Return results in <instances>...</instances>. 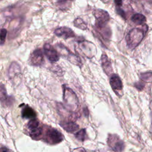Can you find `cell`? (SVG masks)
Instances as JSON below:
<instances>
[{
  "label": "cell",
  "mask_w": 152,
  "mask_h": 152,
  "mask_svg": "<svg viewBox=\"0 0 152 152\" xmlns=\"http://www.w3.org/2000/svg\"><path fill=\"white\" fill-rule=\"evenodd\" d=\"M147 30L148 27L146 24L131 30L126 37L127 46L132 49L136 48L143 39Z\"/></svg>",
  "instance_id": "obj_1"
},
{
  "label": "cell",
  "mask_w": 152,
  "mask_h": 152,
  "mask_svg": "<svg viewBox=\"0 0 152 152\" xmlns=\"http://www.w3.org/2000/svg\"><path fill=\"white\" fill-rule=\"evenodd\" d=\"M63 99L66 107L69 110H75L78 108L79 104L78 97L70 88L64 87Z\"/></svg>",
  "instance_id": "obj_2"
},
{
  "label": "cell",
  "mask_w": 152,
  "mask_h": 152,
  "mask_svg": "<svg viewBox=\"0 0 152 152\" xmlns=\"http://www.w3.org/2000/svg\"><path fill=\"white\" fill-rule=\"evenodd\" d=\"M64 135L58 129L48 127L46 129L43 140L50 144H56L64 140Z\"/></svg>",
  "instance_id": "obj_3"
},
{
  "label": "cell",
  "mask_w": 152,
  "mask_h": 152,
  "mask_svg": "<svg viewBox=\"0 0 152 152\" xmlns=\"http://www.w3.org/2000/svg\"><path fill=\"white\" fill-rule=\"evenodd\" d=\"M8 77L14 86H17L21 81V70L18 63L12 62L8 69Z\"/></svg>",
  "instance_id": "obj_4"
},
{
  "label": "cell",
  "mask_w": 152,
  "mask_h": 152,
  "mask_svg": "<svg viewBox=\"0 0 152 152\" xmlns=\"http://www.w3.org/2000/svg\"><path fill=\"white\" fill-rule=\"evenodd\" d=\"M56 47L59 52V53L70 62L78 66H81L82 65L80 58L77 55L71 52L64 45L61 43H58L56 45Z\"/></svg>",
  "instance_id": "obj_5"
},
{
  "label": "cell",
  "mask_w": 152,
  "mask_h": 152,
  "mask_svg": "<svg viewBox=\"0 0 152 152\" xmlns=\"http://www.w3.org/2000/svg\"><path fill=\"white\" fill-rule=\"evenodd\" d=\"M93 15L96 18V26L99 29L105 28L110 20L108 12L101 9H96L93 11Z\"/></svg>",
  "instance_id": "obj_6"
},
{
  "label": "cell",
  "mask_w": 152,
  "mask_h": 152,
  "mask_svg": "<svg viewBox=\"0 0 152 152\" xmlns=\"http://www.w3.org/2000/svg\"><path fill=\"white\" fill-rule=\"evenodd\" d=\"M78 48L81 52L88 58H91L96 55V46L92 42L87 40L80 41Z\"/></svg>",
  "instance_id": "obj_7"
},
{
  "label": "cell",
  "mask_w": 152,
  "mask_h": 152,
  "mask_svg": "<svg viewBox=\"0 0 152 152\" xmlns=\"http://www.w3.org/2000/svg\"><path fill=\"white\" fill-rule=\"evenodd\" d=\"M108 145L115 151H122L125 148V144L116 134H109L107 138Z\"/></svg>",
  "instance_id": "obj_8"
},
{
  "label": "cell",
  "mask_w": 152,
  "mask_h": 152,
  "mask_svg": "<svg viewBox=\"0 0 152 152\" xmlns=\"http://www.w3.org/2000/svg\"><path fill=\"white\" fill-rule=\"evenodd\" d=\"M43 50L47 58L52 62H57L59 59L58 51L50 44L45 43L43 46Z\"/></svg>",
  "instance_id": "obj_9"
},
{
  "label": "cell",
  "mask_w": 152,
  "mask_h": 152,
  "mask_svg": "<svg viewBox=\"0 0 152 152\" xmlns=\"http://www.w3.org/2000/svg\"><path fill=\"white\" fill-rule=\"evenodd\" d=\"M44 62L43 55L40 49L34 50L30 55L29 63L34 66H41Z\"/></svg>",
  "instance_id": "obj_10"
},
{
  "label": "cell",
  "mask_w": 152,
  "mask_h": 152,
  "mask_svg": "<svg viewBox=\"0 0 152 152\" xmlns=\"http://www.w3.org/2000/svg\"><path fill=\"white\" fill-rule=\"evenodd\" d=\"M109 83L113 90L119 96V91H121L123 88L122 82L120 77L116 74H112L109 78Z\"/></svg>",
  "instance_id": "obj_11"
},
{
  "label": "cell",
  "mask_w": 152,
  "mask_h": 152,
  "mask_svg": "<svg viewBox=\"0 0 152 152\" xmlns=\"http://www.w3.org/2000/svg\"><path fill=\"white\" fill-rule=\"evenodd\" d=\"M54 33L58 37H62L65 39L75 37L74 32L69 27H61L56 28Z\"/></svg>",
  "instance_id": "obj_12"
},
{
  "label": "cell",
  "mask_w": 152,
  "mask_h": 152,
  "mask_svg": "<svg viewBox=\"0 0 152 152\" xmlns=\"http://www.w3.org/2000/svg\"><path fill=\"white\" fill-rule=\"evenodd\" d=\"M0 96H1V103L2 106H9L12 104L13 99H11V97L8 96L4 85L1 84L0 88Z\"/></svg>",
  "instance_id": "obj_13"
},
{
  "label": "cell",
  "mask_w": 152,
  "mask_h": 152,
  "mask_svg": "<svg viewBox=\"0 0 152 152\" xmlns=\"http://www.w3.org/2000/svg\"><path fill=\"white\" fill-rule=\"evenodd\" d=\"M100 61H101L102 66L104 72L107 75L110 74L113 71V68L112 66V63L110 59H109L108 56H107V55L105 53H103L101 56Z\"/></svg>",
  "instance_id": "obj_14"
},
{
  "label": "cell",
  "mask_w": 152,
  "mask_h": 152,
  "mask_svg": "<svg viewBox=\"0 0 152 152\" xmlns=\"http://www.w3.org/2000/svg\"><path fill=\"white\" fill-rule=\"evenodd\" d=\"M59 125L68 132H73L79 128V125L72 121H62L60 122Z\"/></svg>",
  "instance_id": "obj_15"
},
{
  "label": "cell",
  "mask_w": 152,
  "mask_h": 152,
  "mask_svg": "<svg viewBox=\"0 0 152 152\" xmlns=\"http://www.w3.org/2000/svg\"><path fill=\"white\" fill-rule=\"evenodd\" d=\"M21 116L24 119H32L36 118V113L31 107L26 105L22 109Z\"/></svg>",
  "instance_id": "obj_16"
},
{
  "label": "cell",
  "mask_w": 152,
  "mask_h": 152,
  "mask_svg": "<svg viewBox=\"0 0 152 152\" xmlns=\"http://www.w3.org/2000/svg\"><path fill=\"white\" fill-rule=\"evenodd\" d=\"M28 135L30 137L32 138L33 140H40L41 136L43 134V128L42 126H38L35 128L28 129Z\"/></svg>",
  "instance_id": "obj_17"
},
{
  "label": "cell",
  "mask_w": 152,
  "mask_h": 152,
  "mask_svg": "<svg viewBox=\"0 0 152 152\" xmlns=\"http://www.w3.org/2000/svg\"><path fill=\"white\" fill-rule=\"evenodd\" d=\"M131 21L137 25H142L145 22L146 18L144 15L137 13L131 17Z\"/></svg>",
  "instance_id": "obj_18"
},
{
  "label": "cell",
  "mask_w": 152,
  "mask_h": 152,
  "mask_svg": "<svg viewBox=\"0 0 152 152\" xmlns=\"http://www.w3.org/2000/svg\"><path fill=\"white\" fill-rule=\"evenodd\" d=\"M74 25L75 27L81 29L86 30L87 29V24L84 21V20L80 18H77L74 21Z\"/></svg>",
  "instance_id": "obj_19"
},
{
  "label": "cell",
  "mask_w": 152,
  "mask_h": 152,
  "mask_svg": "<svg viewBox=\"0 0 152 152\" xmlns=\"http://www.w3.org/2000/svg\"><path fill=\"white\" fill-rule=\"evenodd\" d=\"M75 137L76 138L80 141H84L87 138V134H86V129H81L77 133L75 134Z\"/></svg>",
  "instance_id": "obj_20"
},
{
  "label": "cell",
  "mask_w": 152,
  "mask_h": 152,
  "mask_svg": "<svg viewBox=\"0 0 152 152\" xmlns=\"http://www.w3.org/2000/svg\"><path fill=\"white\" fill-rule=\"evenodd\" d=\"M70 2L71 0H58L57 5L61 10H63L64 8H65L66 7L68 4H70Z\"/></svg>",
  "instance_id": "obj_21"
},
{
  "label": "cell",
  "mask_w": 152,
  "mask_h": 152,
  "mask_svg": "<svg viewBox=\"0 0 152 152\" xmlns=\"http://www.w3.org/2000/svg\"><path fill=\"white\" fill-rule=\"evenodd\" d=\"M141 78L142 80L147 82L152 81V72H147L142 74Z\"/></svg>",
  "instance_id": "obj_22"
},
{
  "label": "cell",
  "mask_w": 152,
  "mask_h": 152,
  "mask_svg": "<svg viewBox=\"0 0 152 152\" xmlns=\"http://www.w3.org/2000/svg\"><path fill=\"white\" fill-rule=\"evenodd\" d=\"M7 31L5 28H1V34H0V38H1V45H2L5 41V39H6V36H7Z\"/></svg>",
  "instance_id": "obj_23"
},
{
  "label": "cell",
  "mask_w": 152,
  "mask_h": 152,
  "mask_svg": "<svg viewBox=\"0 0 152 152\" xmlns=\"http://www.w3.org/2000/svg\"><path fill=\"white\" fill-rule=\"evenodd\" d=\"M116 12L117 13L121 15L122 18H124V19H126V14H125V12H124V11L120 8V7H117L116 6Z\"/></svg>",
  "instance_id": "obj_24"
},
{
  "label": "cell",
  "mask_w": 152,
  "mask_h": 152,
  "mask_svg": "<svg viewBox=\"0 0 152 152\" xmlns=\"http://www.w3.org/2000/svg\"><path fill=\"white\" fill-rule=\"evenodd\" d=\"M135 87L137 89H138V90H141V89L143 88V87H144V84H142V83H140V82L137 83L135 84Z\"/></svg>",
  "instance_id": "obj_25"
},
{
  "label": "cell",
  "mask_w": 152,
  "mask_h": 152,
  "mask_svg": "<svg viewBox=\"0 0 152 152\" xmlns=\"http://www.w3.org/2000/svg\"><path fill=\"white\" fill-rule=\"evenodd\" d=\"M114 1L117 7H121L122 5V0H114Z\"/></svg>",
  "instance_id": "obj_26"
},
{
  "label": "cell",
  "mask_w": 152,
  "mask_h": 152,
  "mask_svg": "<svg viewBox=\"0 0 152 152\" xmlns=\"http://www.w3.org/2000/svg\"><path fill=\"white\" fill-rule=\"evenodd\" d=\"M83 111H84V115H85L86 116H88V110L87 108V107L84 108Z\"/></svg>",
  "instance_id": "obj_27"
},
{
  "label": "cell",
  "mask_w": 152,
  "mask_h": 152,
  "mask_svg": "<svg viewBox=\"0 0 152 152\" xmlns=\"http://www.w3.org/2000/svg\"><path fill=\"white\" fill-rule=\"evenodd\" d=\"M1 150L2 151H10V150H9V149L7 148L6 147H2L1 148Z\"/></svg>",
  "instance_id": "obj_28"
}]
</instances>
